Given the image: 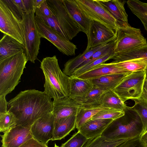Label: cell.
I'll list each match as a JSON object with an SVG mask.
<instances>
[{
	"instance_id": "44",
	"label": "cell",
	"mask_w": 147,
	"mask_h": 147,
	"mask_svg": "<svg viewBox=\"0 0 147 147\" xmlns=\"http://www.w3.org/2000/svg\"><path fill=\"white\" fill-rule=\"evenodd\" d=\"M142 98L147 101V78L145 80L142 91L140 97Z\"/></svg>"
},
{
	"instance_id": "38",
	"label": "cell",
	"mask_w": 147,
	"mask_h": 147,
	"mask_svg": "<svg viewBox=\"0 0 147 147\" xmlns=\"http://www.w3.org/2000/svg\"><path fill=\"white\" fill-rule=\"evenodd\" d=\"M88 139L78 131L61 147H82Z\"/></svg>"
},
{
	"instance_id": "40",
	"label": "cell",
	"mask_w": 147,
	"mask_h": 147,
	"mask_svg": "<svg viewBox=\"0 0 147 147\" xmlns=\"http://www.w3.org/2000/svg\"><path fill=\"white\" fill-rule=\"evenodd\" d=\"M36 10L42 15L48 17H52L54 14L47 4V0H45L41 5Z\"/></svg>"
},
{
	"instance_id": "17",
	"label": "cell",
	"mask_w": 147,
	"mask_h": 147,
	"mask_svg": "<svg viewBox=\"0 0 147 147\" xmlns=\"http://www.w3.org/2000/svg\"><path fill=\"white\" fill-rule=\"evenodd\" d=\"M62 1L67 11L79 26L81 32L86 35L93 21L84 13L76 0H62Z\"/></svg>"
},
{
	"instance_id": "39",
	"label": "cell",
	"mask_w": 147,
	"mask_h": 147,
	"mask_svg": "<svg viewBox=\"0 0 147 147\" xmlns=\"http://www.w3.org/2000/svg\"><path fill=\"white\" fill-rule=\"evenodd\" d=\"M115 147H146L141 141L140 136L128 139Z\"/></svg>"
},
{
	"instance_id": "33",
	"label": "cell",
	"mask_w": 147,
	"mask_h": 147,
	"mask_svg": "<svg viewBox=\"0 0 147 147\" xmlns=\"http://www.w3.org/2000/svg\"><path fill=\"white\" fill-rule=\"evenodd\" d=\"M114 54L113 52L110 53L94 61L85 66L81 67H78L75 70L72 75L77 76L90 70L94 67L100 64L105 63V62L107 61L112 59Z\"/></svg>"
},
{
	"instance_id": "10",
	"label": "cell",
	"mask_w": 147,
	"mask_h": 147,
	"mask_svg": "<svg viewBox=\"0 0 147 147\" xmlns=\"http://www.w3.org/2000/svg\"><path fill=\"white\" fill-rule=\"evenodd\" d=\"M35 22L40 36L53 44L61 52L67 56H74L76 45L63 37L54 29L42 22L35 15Z\"/></svg>"
},
{
	"instance_id": "13",
	"label": "cell",
	"mask_w": 147,
	"mask_h": 147,
	"mask_svg": "<svg viewBox=\"0 0 147 147\" xmlns=\"http://www.w3.org/2000/svg\"><path fill=\"white\" fill-rule=\"evenodd\" d=\"M54 123L55 117L52 112L37 120L31 126L33 137L47 144L51 140Z\"/></svg>"
},
{
	"instance_id": "24",
	"label": "cell",
	"mask_w": 147,
	"mask_h": 147,
	"mask_svg": "<svg viewBox=\"0 0 147 147\" xmlns=\"http://www.w3.org/2000/svg\"><path fill=\"white\" fill-rule=\"evenodd\" d=\"M130 73L111 74L92 80L94 86L107 92L113 90Z\"/></svg>"
},
{
	"instance_id": "23",
	"label": "cell",
	"mask_w": 147,
	"mask_h": 147,
	"mask_svg": "<svg viewBox=\"0 0 147 147\" xmlns=\"http://www.w3.org/2000/svg\"><path fill=\"white\" fill-rule=\"evenodd\" d=\"M117 22H128V15L124 5L126 1L121 0H97Z\"/></svg>"
},
{
	"instance_id": "30",
	"label": "cell",
	"mask_w": 147,
	"mask_h": 147,
	"mask_svg": "<svg viewBox=\"0 0 147 147\" xmlns=\"http://www.w3.org/2000/svg\"><path fill=\"white\" fill-rule=\"evenodd\" d=\"M133 100L135 102L134 105L131 107L127 106V109L135 112L140 117L143 126L142 135L147 131V101L140 98Z\"/></svg>"
},
{
	"instance_id": "29",
	"label": "cell",
	"mask_w": 147,
	"mask_h": 147,
	"mask_svg": "<svg viewBox=\"0 0 147 147\" xmlns=\"http://www.w3.org/2000/svg\"><path fill=\"white\" fill-rule=\"evenodd\" d=\"M140 58L147 60V45L128 51L115 54L112 59L115 62H119ZM146 71L147 74V69Z\"/></svg>"
},
{
	"instance_id": "46",
	"label": "cell",
	"mask_w": 147,
	"mask_h": 147,
	"mask_svg": "<svg viewBox=\"0 0 147 147\" xmlns=\"http://www.w3.org/2000/svg\"><path fill=\"white\" fill-rule=\"evenodd\" d=\"M45 0H33L34 7L35 9L38 8Z\"/></svg>"
},
{
	"instance_id": "12",
	"label": "cell",
	"mask_w": 147,
	"mask_h": 147,
	"mask_svg": "<svg viewBox=\"0 0 147 147\" xmlns=\"http://www.w3.org/2000/svg\"><path fill=\"white\" fill-rule=\"evenodd\" d=\"M88 43L86 50L106 44L115 40L117 35L115 30H112L101 24L93 21L86 34Z\"/></svg>"
},
{
	"instance_id": "9",
	"label": "cell",
	"mask_w": 147,
	"mask_h": 147,
	"mask_svg": "<svg viewBox=\"0 0 147 147\" xmlns=\"http://www.w3.org/2000/svg\"><path fill=\"white\" fill-rule=\"evenodd\" d=\"M84 13L91 20L116 30L117 21L97 0H76Z\"/></svg>"
},
{
	"instance_id": "45",
	"label": "cell",
	"mask_w": 147,
	"mask_h": 147,
	"mask_svg": "<svg viewBox=\"0 0 147 147\" xmlns=\"http://www.w3.org/2000/svg\"><path fill=\"white\" fill-rule=\"evenodd\" d=\"M140 138L146 147H147V131L142 134L140 136Z\"/></svg>"
},
{
	"instance_id": "22",
	"label": "cell",
	"mask_w": 147,
	"mask_h": 147,
	"mask_svg": "<svg viewBox=\"0 0 147 147\" xmlns=\"http://www.w3.org/2000/svg\"><path fill=\"white\" fill-rule=\"evenodd\" d=\"M106 44L101 45L85 51L76 57L69 60L64 65L63 72L68 76L72 75L75 70L90 59L97 51Z\"/></svg>"
},
{
	"instance_id": "1",
	"label": "cell",
	"mask_w": 147,
	"mask_h": 147,
	"mask_svg": "<svg viewBox=\"0 0 147 147\" xmlns=\"http://www.w3.org/2000/svg\"><path fill=\"white\" fill-rule=\"evenodd\" d=\"M53 109L51 98L44 91L35 89L21 91L8 102V111L18 119L17 125L25 127H31Z\"/></svg>"
},
{
	"instance_id": "7",
	"label": "cell",
	"mask_w": 147,
	"mask_h": 147,
	"mask_svg": "<svg viewBox=\"0 0 147 147\" xmlns=\"http://www.w3.org/2000/svg\"><path fill=\"white\" fill-rule=\"evenodd\" d=\"M36 9L25 13L24 18L25 53L27 61L35 63L38 59L40 38L35 20Z\"/></svg>"
},
{
	"instance_id": "11",
	"label": "cell",
	"mask_w": 147,
	"mask_h": 147,
	"mask_svg": "<svg viewBox=\"0 0 147 147\" xmlns=\"http://www.w3.org/2000/svg\"><path fill=\"white\" fill-rule=\"evenodd\" d=\"M48 5L61 28L71 40L81 32L78 24L66 9L62 0H47Z\"/></svg>"
},
{
	"instance_id": "15",
	"label": "cell",
	"mask_w": 147,
	"mask_h": 147,
	"mask_svg": "<svg viewBox=\"0 0 147 147\" xmlns=\"http://www.w3.org/2000/svg\"><path fill=\"white\" fill-rule=\"evenodd\" d=\"M83 105L82 102L76 100L69 96L53 100L52 113L55 122L60 119L76 115L79 109Z\"/></svg>"
},
{
	"instance_id": "34",
	"label": "cell",
	"mask_w": 147,
	"mask_h": 147,
	"mask_svg": "<svg viewBox=\"0 0 147 147\" xmlns=\"http://www.w3.org/2000/svg\"><path fill=\"white\" fill-rule=\"evenodd\" d=\"M115 44V40L106 44L95 53L88 60L79 67H82L110 53L113 52Z\"/></svg>"
},
{
	"instance_id": "16",
	"label": "cell",
	"mask_w": 147,
	"mask_h": 147,
	"mask_svg": "<svg viewBox=\"0 0 147 147\" xmlns=\"http://www.w3.org/2000/svg\"><path fill=\"white\" fill-rule=\"evenodd\" d=\"M69 77V96L82 102L94 86L92 80L82 79L73 75Z\"/></svg>"
},
{
	"instance_id": "4",
	"label": "cell",
	"mask_w": 147,
	"mask_h": 147,
	"mask_svg": "<svg viewBox=\"0 0 147 147\" xmlns=\"http://www.w3.org/2000/svg\"><path fill=\"white\" fill-rule=\"evenodd\" d=\"M24 11L13 0H0V30L24 46Z\"/></svg>"
},
{
	"instance_id": "2",
	"label": "cell",
	"mask_w": 147,
	"mask_h": 147,
	"mask_svg": "<svg viewBox=\"0 0 147 147\" xmlns=\"http://www.w3.org/2000/svg\"><path fill=\"white\" fill-rule=\"evenodd\" d=\"M40 68L45 77V93L53 100L69 96V77L61 69L56 56L44 58Z\"/></svg>"
},
{
	"instance_id": "31",
	"label": "cell",
	"mask_w": 147,
	"mask_h": 147,
	"mask_svg": "<svg viewBox=\"0 0 147 147\" xmlns=\"http://www.w3.org/2000/svg\"><path fill=\"white\" fill-rule=\"evenodd\" d=\"M126 140L110 142L106 140L101 135L88 139L82 147H115Z\"/></svg>"
},
{
	"instance_id": "32",
	"label": "cell",
	"mask_w": 147,
	"mask_h": 147,
	"mask_svg": "<svg viewBox=\"0 0 147 147\" xmlns=\"http://www.w3.org/2000/svg\"><path fill=\"white\" fill-rule=\"evenodd\" d=\"M18 119L12 112L8 111L0 115V131L4 133L17 125Z\"/></svg>"
},
{
	"instance_id": "37",
	"label": "cell",
	"mask_w": 147,
	"mask_h": 147,
	"mask_svg": "<svg viewBox=\"0 0 147 147\" xmlns=\"http://www.w3.org/2000/svg\"><path fill=\"white\" fill-rule=\"evenodd\" d=\"M35 16L42 22L54 29L66 39L69 40L67 36L59 25L54 15L51 17H47L42 15L36 10H35Z\"/></svg>"
},
{
	"instance_id": "5",
	"label": "cell",
	"mask_w": 147,
	"mask_h": 147,
	"mask_svg": "<svg viewBox=\"0 0 147 147\" xmlns=\"http://www.w3.org/2000/svg\"><path fill=\"white\" fill-rule=\"evenodd\" d=\"M27 61L24 52L0 61V96H6L14 89Z\"/></svg>"
},
{
	"instance_id": "21",
	"label": "cell",
	"mask_w": 147,
	"mask_h": 147,
	"mask_svg": "<svg viewBox=\"0 0 147 147\" xmlns=\"http://www.w3.org/2000/svg\"><path fill=\"white\" fill-rule=\"evenodd\" d=\"M76 115L60 119L55 122L51 140H61L68 135L76 127Z\"/></svg>"
},
{
	"instance_id": "25",
	"label": "cell",
	"mask_w": 147,
	"mask_h": 147,
	"mask_svg": "<svg viewBox=\"0 0 147 147\" xmlns=\"http://www.w3.org/2000/svg\"><path fill=\"white\" fill-rule=\"evenodd\" d=\"M105 108L100 105H84L79 109L76 115V128L78 130L82 125L92 119L99 111Z\"/></svg>"
},
{
	"instance_id": "36",
	"label": "cell",
	"mask_w": 147,
	"mask_h": 147,
	"mask_svg": "<svg viewBox=\"0 0 147 147\" xmlns=\"http://www.w3.org/2000/svg\"><path fill=\"white\" fill-rule=\"evenodd\" d=\"M106 92L94 86L82 102L84 105H99V102L102 95Z\"/></svg>"
},
{
	"instance_id": "18",
	"label": "cell",
	"mask_w": 147,
	"mask_h": 147,
	"mask_svg": "<svg viewBox=\"0 0 147 147\" xmlns=\"http://www.w3.org/2000/svg\"><path fill=\"white\" fill-rule=\"evenodd\" d=\"M131 73L118 67L113 61L109 63L100 64L90 70L76 77L82 79L92 80L111 74Z\"/></svg>"
},
{
	"instance_id": "3",
	"label": "cell",
	"mask_w": 147,
	"mask_h": 147,
	"mask_svg": "<svg viewBox=\"0 0 147 147\" xmlns=\"http://www.w3.org/2000/svg\"><path fill=\"white\" fill-rule=\"evenodd\" d=\"M125 114L113 120L101 135L107 141L113 142L140 136L143 131L141 120L135 112L127 109Z\"/></svg>"
},
{
	"instance_id": "8",
	"label": "cell",
	"mask_w": 147,
	"mask_h": 147,
	"mask_svg": "<svg viewBox=\"0 0 147 147\" xmlns=\"http://www.w3.org/2000/svg\"><path fill=\"white\" fill-rule=\"evenodd\" d=\"M147 74L146 71L131 72L113 90L124 102L129 99H138L142 94Z\"/></svg>"
},
{
	"instance_id": "19",
	"label": "cell",
	"mask_w": 147,
	"mask_h": 147,
	"mask_svg": "<svg viewBox=\"0 0 147 147\" xmlns=\"http://www.w3.org/2000/svg\"><path fill=\"white\" fill-rule=\"evenodd\" d=\"M111 119H91L82 125L78 131L87 139L101 136L113 121Z\"/></svg>"
},
{
	"instance_id": "43",
	"label": "cell",
	"mask_w": 147,
	"mask_h": 147,
	"mask_svg": "<svg viewBox=\"0 0 147 147\" xmlns=\"http://www.w3.org/2000/svg\"><path fill=\"white\" fill-rule=\"evenodd\" d=\"M25 13H28L31 11L34 8L33 0H22Z\"/></svg>"
},
{
	"instance_id": "35",
	"label": "cell",
	"mask_w": 147,
	"mask_h": 147,
	"mask_svg": "<svg viewBox=\"0 0 147 147\" xmlns=\"http://www.w3.org/2000/svg\"><path fill=\"white\" fill-rule=\"evenodd\" d=\"M125 112L115 109L105 108L93 116L92 119H111L116 120L124 115Z\"/></svg>"
},
{
	"instance_id": "47",
	"label": "cell",
	"mask_w": 147,
	"mask_h": 147,
	"mask_svg": "<svg viewBox=\"0 0 147 147\" xmlns=\"http://www.w3.org/2000/svg\"><path fill=\"white\" fill-rule=\"evenodd\" d=\"M54 147H60L59 146H57L56 143L55 144Z\"/></svg>"
},
{
	"instance_id": "26",
	"label": "cell",
	"mask_w": 147,
	"mask_h": 147,
	"mask_svg": "<svg viewBox=\"0 0 147 147\" xmlns=\"http://www.w3.org/2000/svg\"><path fill=\"white\" fill-rule=\"evenodd\" d=\"M99 105L104 108L124 111L127 110L126 104L113 90L107 92L102 95L99 101Z\"/></svg>"
},
{
	"instance_id": "20",
	"label": "cell",
	"mask_w": 147,
	"mask_h": 147,
	"mask_svg": "<svg viewBox=\"0 0 147 147\" xmlns=\"http://www.w3.org/2000/svg\"><path fill=\"white\" fill-rule=\"evenodd\" d=\"M24 46L9 36L4 34L0 41V61L24 52Z\"/></svg>"
},
{
	"instance_id": "6",
	"label": "cell",
	"mask_w": 147,
	"mask_h": 147,
	"mask_svg": "<svg viewBox=\"0 0 147 147\" xmlns=\"http://www.w3.org/2000/svg\"><path fill=\"white\" fill-rule=\"evenodd\" d=\"M117 38L114 50L116 54L128 51L147 45V41L140 29L128 23L117 22Z\"/></svg>"
},
{
	"instance_id": "28",
	"label": "cell",
	"mask_w": 147,
	"mask_h": 147,
	"mask_svg": "<svg viewBox=\"0 0 147 147\" xmlns=\"http://www.w3.org/2000/svg\"><path fill=\"white\" fill-rule=\"evenodd\" d=\"M113 61L118 67L130 72L146 71L147 69V60L143 58L119 62Z\"/></svg>"
},
{
	"instance_id": "27",
	"label": "cell",
	"mask_w": 147,
	"mask_h": 147,
	"mask_svg": "<svg viewBox=\"0 0 147 147\" xmlns=\"http://www.w3.org/2000/svg\"><path fill=\"white\" fill-rule=\"evenodd\" d=\"M126 3L131 11L140 20L147 31V3L139 0H128Z\"/></svg>"
},
{
	"instance_id": "41",
	"label": "cell",
	"mask_w": 147,
	"mask_h": 147,
	"mask_svg": "<svg viewBox=\"0 0 147 147\" xmlns=\"http://www.w3.org/2000/svg\"><path fill=\"white\" fill-rule=\"evenodd\" d=\"M20 147H48L47 145L33 137L29 139Z\"/></svg>"
},
{
	"instance_id": "14",
	"label": "cell",
	"mask_w": 147,
	"mask_h": 147,
	"mask_svg": "<svg viewBox=\"0 0 147 147\" xmlns=\"http://www.w3.org/2000/svg\"><path fill=\"white\" fill-rule=\"evenodd\" d=\"M31 127L16 125L1 135L2 147H20L29 139L33 138Z\"/></svg>"
},
{
	"instance_id": "42",
	"label": "cell",
	"mask_w": 147,
	"mask_h": 147,
	"mask_svg": "<svg viewBox=\"0 0 147 147\" xmlns=\"http://www.w3.org/2000/svg\"><path fill=\"white\" fill-rule=\"evenodd\" d=\"M5 96H0V115L5 113L8 111L7 102Z\"/></svg>"
}]
</instances>
